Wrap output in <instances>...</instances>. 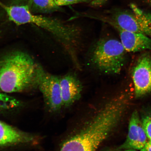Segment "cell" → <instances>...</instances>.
I'll return each mask as SVG.
<instances>
[{
	"label": "cell",
	"instance_id": "cell-1",
	"mask_svg": "<svg viewBox=\"0 0 151 151\" xmlns=\"http://www.w3.org/2000/svg\"><path fill=\"white\" fill-rule=\"evenodd\" d=\"M126 107L123 99L109 102L84 129L65 141L60 151H96L117 126Z\"/></svg>",
	"mask_w": 151,
	"mask_h": 151
},
{
	"label": "cell",
	"instance_id": "cell-2",
	"mask_svg": "<svg viewBox=\"0 0 151 151\" xmlns=\"http://www.w3.org/2000/svg\"><path fill=\"white\" fill-rule=\"evenodd\" d=\"M0 6L4 9L11 22L19 25L33 24L47 30L61 41L71 57L76 55L81 35V29L78 26L34 14L27 5L9 6L0 1Z\"/></svg>",
	"mask_w": 151,
	"mask_h": 151
},
{
	"label": "cell",
	"instance_id": "cell-3",
	"mask_svg": "<svg viewBox=\"0 0 151 151\" xmlns=\"http://www.w3.org/2000/svg\"><path fill=\"white\" fill-rule=\"evenodd\" d=\"M22 52L9 53L0 58V90L6 93L24 91L37 86L39 67Z\"/></svg>",
	"mask_w": 151,
	"mask_h": 151
},
{
	"label": "cell",
	"instance_id": "cell-4",
	"mask_svg": "<svg viewBox=\"0 0 151 151\" xmlns=\"http://www.w3.org/2000/svg\"><path fill=\"white\" fill-rule=\"evenodd\" d=\"M125 49L121 41L105 38L94 45L91 52V62L100 72L108 75L120 73L126 61Z\"/></svg>",
	"mask_w": 151,
	"mask_h": 151
},
{
	"label": "cell",
	"instance_id": "cell-5",
	"mask_svg": "<svg viewBox=\"0 0 151 151\" xmlns=\"http://www.w3.org/2000/svg\"><path fill=\"white\" fill-rule=\"evenodd\" d=\"M133 12L117 11L113 14L111 20H108L125 31L151 35V14L131 6Z\"/></svg>",
	"mask_w": 151,
	"mask_h": 151
},
{
	"label": "cell",
	"instance_id": "cell-6",
	"mask_svg": "<svg viewBox=\"0 0 151 151\" xmlns=\"http://www.w3.org/2000/svg\"><path fill=\"white\" fill-rule=\"evenodd\" d=\"M37 86L43 94L45 103L51 111H58L63 106L60 78L48 73L39 65Z\"/></svg>",
	"mask_w": 151,
	"mask_h": 151
},
{
	"label": "cell",
	"instance_id": "cell-7",
	"mask_svg": "<svg viewBox=\"0 0 151 151\" xmlns=\"http://www.w3.org/2000/svg\"><path fill=\"white\" fill-rule=\"evenodd\" d=\"M137 98L151 92V54L146 52L139 58L132 72Z\"/></svg>",
	"mask_w": 151,
	"mask_h": 151
},
{
	"label": "cell",
	"instance_id": "cell-8",
	"mask_svg": "<svg viewBox=\"0 0 151 151\" xmlns=\"http://www.w3.org/2000/svg\"><path fill=\"white\" fill-rule=\"evenodd\" d=\"M148 141L139 113L135 111L130 118L127 138L119 149L141 150Z\"/></svg>",
	"mask_w": 151,
	"mask_h": 151
},
{
	"label": "cell",
	"instance_id": "cell-9",
	"mask_svg": "<svg viewBox=\"0 0 151 151\" xmlns=\"http://www.w3.org/2000/svg\"><path fill=\"white\" fill-rule=\"evenodd\" d=\"M104 21L108 22L118 31L121 42L126 51L137 52L151 50V39L146 35L123 30L107 19Z\"/></svg>",
	"mask_w": 151,
	"mask_h": 151
},
{
	"label": "cell",
	"instance_id": "cell-10",
	"mask_svg": "<svg viewBox=\"0 0 151 151\" xmlns=\"http://www.w3.org/2000/svg\"><path fill=\"white\" fill-rule=\"evenodd\" d=\"M60 85L63 106H70L80 99L82 85L75 75L69 73L60 78Z\"/></svg>",
	"mask_w": 151,
	"mask_h": 151
},
{
	"label": "cell",
	"instance_id": "cell-11",
	"mask_svg": "<svg viewBox=\"0 0 151 151\" xmlns=\"http://www.w3.org/2000/svg\"><path fill=\"white\" fill-rule=\"evenodd\" d=\"M32 137L0 121V146L29 142Z\"/></svg>",
	"mask_w": 151,
	"mask_h": 151
},
{
	"label": "cell",
	"instance_id": "cell-12",
	"mask_svg": "<svg viewBox=\"0 0 151 151\" xmlns=\"http://www.w3.org/2000/svg\"><path fill=\"white\" fill-rule=\"evenodd\" d=\"M25 3L30 10L38 12H48L58 8L54 0H19Z\"/></svg>",
	"mask_w": 151,
	"mask_h": 151
},
{
	"label": "cell",
	"instance_id": "cell-13",
	"mask_svg": "<svg viewBox=\"0 0 151 151\" xmlns=\"http://www.w3.org/2000/svg\"><path fill=\"white\" fill-rule=\"evenodd\" d=\"M16 99L5 94L0 93V109H9L14 108Z\"/></svg>",
	"mask_w": 151,
	"mask_h": 151
},
{
	"label": "cell",
	"instance_id": "cell-14",
	"mask_svg": "<svg viewBox=\"0 0 151 151\" xmlns=\"http://www.w3.org/2000/svg\"><path fill=\"white\" fill-rule=\"evenodd\" d=\"M143 127L149 141L151 142V116L146 115L141 118Z\"/></svg>",
	"mask_w": 151,
	"mask_h": 151
},
{
	"label": "cell",
	"instance_id": "cell-15",
	"mask_svg": "<svg viewBox=\"0 0 151 151\" xmlns=\"http://www.w3.org/2000/svg\"><path fill=\"white\" fill-rule=\"evenodd\" d=\"M94 0H54L58 6L69 5L81 3H92Z\"/></svg>",
	"mask_w": 151,
	"mask_h": 151
},
{
	"label": "cell",
	"instance_id": "cell-16",
	"mask_svg": "<svg viewBox=\"0 0 151 151\" xmlns=\"http://www.w3.org/2000/svg\"><path fill=\"white\" fill-rule=\"evenodd\" d=\"M141 151H151V142L148 141Z\"/></svg>",
	"mask_w": 151,
	"mask_h": 151
},
{
	"label": "cell",
	"instance_id": "cell-17",
	"mask_svg": "<svg viewBox=\"0 0 151 151\" xmlns=\"http://www.w3.org/2000/svg\"><path fill=\"white\" fill-rule=\"evenodd\" d=\"M106 1V0H94L92 3L93 5H99L103 4Z\"/></svg>",
	"mask_w": 151,
	"mask_h": 151
},
{
	"label": "cell",
	"instance_id": "cell-18",
	"mask_svg": "<svg viewBox=\"0 0 151 151\" xmlns=\"http://www.w3.org/2000/svg\"><path fill=\"white\" fill-rule=\"evenodd\" d=\"M121 151H137V150H123Z\"/></svg>",
	"mask_w": 151,
	"mask_h": 151
},
{
	"label": "cell",
	"instance_id": "cell-19",
	"mask_svg": "<svg viewBox=\"0 0 151 151\" xmlns=\"http://www.w3.org/2000/svg\"><path fill=\"white\" fill-rule=\"evenodd\" d=\"M149 3H150V4L151 5V0H149Z\"/></svg>",
	"mask_w": 151,
	"mask_h": 151
},
{
	"label": "cell",
	"instance_id": "cell-20",
	"mask_svg": "<svg viewBox=\"0 0 151 151\" xmlns=\"http://www.w3.org/2000/svg\"><path fill=\"white\" fill-rule=\"evenodd\" d=\"M150 37H151V36H150Z\"/></svg>",
	"mask_w": 151,
	"mask_h": 151
}]
</instances>
